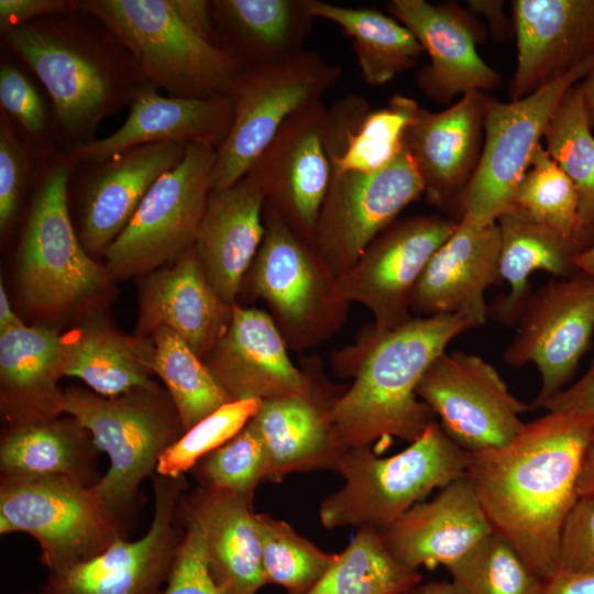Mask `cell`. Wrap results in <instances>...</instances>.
Returning <instances> with one entry per match:
<instances>
[{"label": "cell", "instance_id": "cell-8", "mask_svg": "<svg viewBox=\"0 0 594 594\" xmlns=\"http://www.w3.org/2000/svg\"><path fill=\"white\" fill-rule=\"evenodd\" d=\"M127 527L95 484L65 476L0 475V534L32 536L48 572L102 553L125 538Z\"/></svg>", "mask_w": 594, "mask_h": 594}, {"label": "cell", "instance_id": "cell-23", "mask_svg": "<svg viewBox=\"0 0 594 594\" xmlns=\"http://www.w3.org/2000/svg\"><path fill=\"white\" fill-rule=\"evenodd\" d=\"M501 232L496 222L477 227L458 221L435 252L410 297L417 317L458 315L472 328L486 322L485 293L499 283Z\"/></svg>", "mask_w": 594, "mask_h": 594}, {"label": "cell", "instance_id": "cell-50", "mask_svg": "<svg viewBox=\"0 0 594 594\" xmlns=\"http://www.w3.org/2000/svg\"><path fill=\"white\" fill-rule=\"evenodd\" d=\"M76 7L77 2L65 0H0V28L4 33L36 16L65 13Z\"/></svg>", "mask_w": 594, "mask_h": 594}, {"label": "cell", "instance_id": "cell-3", "mask_svg": "<svg viewBox=\"0 0 594 594\" xmlns=\"http://www.w3.org/2000/svg\"><path fill=\"white\" fill-rule=\"evenodd\" d=\"M77 8L129 50L148 85L173 97L231 96L242 66L195 25L182 0H87Z\"/></svg>", "mask_w": 594, "mask_h": 594}, {"label": "cell", "instance_id": "cell-42", "mask_svg": "<svg viewBox=\"0 0 594 594\" xmlns=\"http://www.w3.org/2000/svg\"><path fill=\"white\" fill-rule=\"evenodd\" d=\"M419 109L416 100L402 95H394L383 108L371 109L332 158L333 174L374 173L391 164L404 151L407 129Z\"/></svg>", "mask_w": 594, "mask_h": 594}, {"label": "cell", "instance_id": "cell-10", "mask_svg": "<svg viewBox=\"0 0 594 594\" xmlns=\"http://www.w3.org/2000/svg\"><path fill=\"white\" fill-rule=\"evenodd\" d=\"M70 164H54L41 182L18 254L23 301L41 315H58L100 296L109 285L106 268L92 261L68 212Z\"/></svg>", "mask_w": 594, "mask_h": 594}, {"label": "cell", "instance_id": "cell-28", "mask_svg": "<svg viewBox=\"0 0 594 594\" xmlns=\"http://www.w3.org/2000/svg\"><path fill=\"white\" fill-rule=\"evenodd\" d=\"M232 307L207 280L193 246L175 263L145 277L138 331L151 334L160 327L169 328L204 361L228 330Z\"/></svg>", "mask_w": 594, "mask_h": 594}, {"label": "cell", "instance_id": "cell-24", "mask_svg": "<svg viewBox=\"0 0 594 594\" xmlns=\"http://www.w3.org/2000/svg\"><path fill=\"white\" fill-rule=\"evenodd\" d=\"M517 66L510 100L524 98L594 54V0H515Z\"/></svg>", "mask_w": 594, "mask_h": 594}, {"label": "cell", "instance_id": "cell-22", "mask_svg": "<svg viewBox=\"0 0 594 594\" xmlns=\"http://www.w3.org/2000/svg\"><path fill=\"white\" fill-rule=\"evenodd\" d=\"M287 350L267 312L235 301L228 330L204 362L232 400H270L300 395L310 386L306 369H298Z\"/></svg>", "mask_w": 594, "mask_h": 594}, {"label": "cell", "instance_id": "cell-38", "mask_svg": "<svg viewBox=\"0 0 594 594\" xmlns=\"http://www.w3.org/2000/svg\"><path fill=\"white\" fill-rule=\"evenodd\" d=\"M422 582L418 570L399 563L378 530L360 528L336 563L301 594H408Z\"/></svg>", "mask_w": 594, "mask_h": 594}, {"label": "cell", "instance_id": "cell-56", "mask_svg": "<svg viewBox=\"0 0 594 594\" xmlns=\"http://www.w3.org/2000/svg\"><path fill=\"white\" fill-rule=\"evenodd\" d=\"M24 326L23 321L14 314L8 299L3 284H0V332Z\"/></svg>", "mask_w": 594, "mask_h": 594}, {"label": "cell", "instance_id": "cell-9", "mask_svg": "<svg viewBox=\"0 0 594 594\" xmlns=\"http://www.w3.org/2000/svg\"><path fill=\"white\" fill-rule=\"evenodd\" d=\"M341 77L340 66L307 50L285 61L242 66L231 94L233 121L216 150L211 191L244 177L283 124L321 101Z\"/></svg>", "mask_w": 594, "mask_h": 594}, {"label": "cell", "instance_id": "cell-17", "mask_svg": "<svg viewBox=\"0 0 594 594\" xmlns=\"http://www.w3.org/2000/svg\"><path fill=\"white\" fill-rule=\"evenodd\" d=\"M458 221L417 215L394 221L338 278L343 297L373 315L371 328L383 332L404 324L411 293L435 252L452 234Z\"/></svg>", "mask_w": 594, "mask_h": 594}, {"label": "cell", "instance_id": "cell-1", "mask_svg": "<svg viewBox=\"0 0 594 594\" xmlns=\"http://www.w3.org/2000/svg\"><path fill=\"white\" fill-rule=\"evenodd\" d=\"M593 432L594 416L548 411L509 443L469 452L465 476L493 531L544 581L560 572V536Z\"/></svg>", "mask_w": 594, "mask_h": 594}, {"label": "cell", "instance_id": "cell-39", "mask_svg": "<svg viewBox=\"0 0 594 594\" xmlns=\"http://www.w3.org/2000/svg\"><path fill=\"white\" fill-rule=\"evenodd\" d=\"M150 370L164 382L184 432L232 402L205 362L172 329L152 333Z\"/></svg>", "mask_w": 594, "mask_h": 594}, {"label": "cell", "instance_id": "cell-6", "mask_svg": "<svg viewBox=\"0 0 594 594\" xmlns=\"http://www.w3.org/2000/svg\"><path fill=\"white\" fill-rule=\"evenodd\" d=\"M370 110L359 96L339 100L332 108L321 100L301 109L283 124L248 172L264 190L265 202L312 244L333 176L332 158Z\"/></svg>", "mask_w": 594, "mask_h": 594}, {"label": "cell", "instance_id": "cell-19", "mask_svg": "<svg viewBox=\"0 0 594 594\" xmlns=\"http://www.w3.org/2000/svg\"><path fill=\"white\" fill-rule=\"evenodd\" d=\"M302 366L310 378L308 391L263 400L250 420L263 441L265 481L278 483L292 473L336 472L344 450L336 436L332 413L348 386L330 383L317 356L306 359Z\"/></svg>", "mask_w": 594, "mask_h": 594}, {"label": "cell", "instance_id": "cell-31", "mask_svg": "<svg viewBox=\"0 0 594 594\" xmlns=\"http://www.w3.org/2000/svg\"><path fill=\"white\" fill-rule=\"evenodd\" d=\"M63 334L42 326L0 332V400L11 426L58 417L63 413L57 385L64 375Z\"/></svg>", "mask_w": 594, "mask_h": 594}, {"label": "cell", "instance_id": "cell-44", "mask_svg": "<svg viewBox=\"0 0 594 594\" xmlns=\"http://www.w3.org/2000/svg\"><path fill=\"white\" fill-rule=\"evenodd\" d=\"M261 399L232 400L185 431L160 457L156 474L178 477L207 454L234 438L256 415Z\"/></svg>", "mask_w": 594, "mask_h": 594}, {"label": "cell", "instance_id": "cell-20", "mask_svg": "<svg viewBox=\"0 0 594 594\" xmlns=\"http://www.w3.org/2000/svg\"><path fill=\"white\" fill-rule=\"evenodd\" d=\"M387 10L429 55L430 63L417 73V84L428 98L450 103L457 95L484 92L502 82V76L476 50L482 38L480 24L460 6L391 0Z\"/></svg>", "mask_w": 594, "mask_h": 594}, {"label": "cell", "instance_id": "cell-21", "mask_svg": "<svg viewBox=\"0 0 594 594\" xmlns=\"http://www.w3.org/2000/svg\"><path fill=\"white\" fill-rule=\"evenodd\" d=\"M487 96L463 95L447 109H419L407 129L406 147L424 184L427 201L443 211L458 206L479 164Z\"/></svg>", "mask_w": 594, "mask_h": 594}, {"label": "cell", "instance_id": "cell-52", "mask_svg": "<svg viewBox=\"0 0 594 594\" xmlns=\"http://www.w3.org/2000/svg\"><path fill=\"white\" fill-rule=\"evenodd\" d=\"M542 594H594V572L560 571L546 581Z\"/></svg>", "mask_w": 594, "mask_h": 594}, {"label": "cell", "instance_id": "cell-25", "mask_svg": "<svg viewBox=\"0 0 594 594\" xmlns=\"http://www.w3.org/2000/svg\"><path fill=\"white\" fill-rule=\"evenodd\" d=\"M391 554L403 565L447 569L486 539L493 529L464 475L421 501L380 531Z\"/></svg>", "mask_w": 594, "mask_h": 594}, {"label": "cell", "instance_id": "cell-51", "mask_svg": "<svg viewBox=\"0 0 594 594\" xmlns=\"http://www.w3.org/2000/svg\"><path fill=\"white\" fill-rule=\"evenodd\" d=\"M541 407L549 413L594 416V362L575 384L559 392Z\"/></svg>", "mask_w": 594, "mask_h": 594}, {"label": "cell", "instance_id": "cell-33", "mask_svg": "<svg viewBox=\"0 0 594 594\" xmlns=\"http://www.w3.org/2000/svg\"><path fill=\"white\" fill-rule=\"evenodd\" d=\"M100 451L75 418L11 426L0 443L2 476H65L96 484Z\"/></svg>", "mask_w": 594, "mask_h": 594}, {"label": "cell", "instance_id": "cell-59", "mask_svg": "<svg viewBox=\"0 0 594 594\" xmlns=\"http://www.w3.org/2000/svg\"><path fill=\"white\" fill-rule=\"evenodd\" d=\"M593 437H594V432H593Z\"/></svg>", "mask_w": 594, "mask_h": 594}, {"label": "cell", "instance_id": "cell-14", "mask_svg": "<svg viewBox=\"0 0 594 594\" xmlns=\"http://www.w3.org/2000/svg\"><path fill=\"white\" fill-rule=\"evenodd\" d=\"M416 393L466 452L509 443L524 430L520 416L530 408L510 393L493 365L463 352L439 354Z\"/></svg>", "mask_w": 594, "mask_h": 594}, {"label": "cell", "instance_id": "cell-35", "mask_svg": "<svg viewBox=\"0 0 594 594\" xmlns=\"http://www.w3.org/2000/svg\"><path fill=\"white\" fill-rule=\"evenodd\" d=\"M65 376L85 382L96 394L116 397L154 388L150 377L152 344L101 322H86L63 334Z\"/></svg>", "mask_w": 594, "mask_h": 594}, {"label": "cell", "instance_id": "cell-41", "mask_svg": "<svg viewBox=\"0 0 594 594\" xmlns=\"http://www.w3.org/2000/svg\"><path fill=\"white\" fill-rule=\"evenodd\" d=\"M508 209L544 226L574 244L579 195L572 180L539 143Z\"/></svg>", "mask_w": 594, "mask_h": 594}, {"label": "cell", "instance_id": "cell-37", "mask_svg": "<svg viewBox=\"0 0 594 594\" xmlns=\"http://www.w3.org/2000/svg\"><path fill=\"white\" fill-rule=\"evenodd\" d=\"M579 82L562 98L543 139L544 148L572 180L579 195L575 241L581 252L594 243V136Z\"/></svg>", "mask_w": 594, "mask_h": 594}, {"label": "cell", "instance_id": "cell-11", "mask_svg": "<svg viewBox=\"0 0 594 594\" xmlns=\"http://www.w3.org/2000/svg\"><path fill=\"white\" fill-rule=\"evenodd\" d=\"M593 66L594 54L524 98L501 102L487 97L481 157L464 191L459 221L486 226L509 208L557 107Z\"/></svg>", "mask_w": 594, "mask_h": 594}, {"label": "cell", "instance_id": "cell-30", "mask_svg": "<svg viewBox=\"0 0 594 594\" xmlns=\"http://www.w3.org/2000/svg\"><path fill=\"white\" fill-rule=\"evenodd\" d=\"M180 512L200 527L210 573L224 594H256L266 585L253 504L199 486L183 496Z\"/></svg>", "mask_w": 594, "mask_h": 594}, {"label": "cell", "instance_id": "cell-4", "mask_svg": "<svg viewBox=\"0 0 594 594\" xmlns=\"http://www.w3.org/2000/svg\"><path fill=\"white\" fill-rule=\"evenodd\" d=\"M469 452L432 421L403 451L380 457L372 447L344 449L336 472L343 485L320 504L327 529L371 527L383 531L432 491L465 475Z\"/></svg>", "mask_w": 594, "mask_h": 594}, {"label": "cell", "instance_id": "cell-58", "mask_svg": "<svg viewBox=\"0 0 594 594\" xmlns=\"http://www.w3.org/2000/svg\"><path fill=\"white\" fill-rule=\"evenodd\" d=\"M408 594H455L450 582L420 583Z\"/></svg>", "mask_w": 594, "mask_h": 594}, {"label": "cell", "instance_id": "cell-36", "mask_svg": "<svg viewBox=\"0 0 594 594\" xmlns=\"http://www.w3.org/2000/svg\"><path fill=\"white\" fill-rule=\"evenodd\" d=\"M306 6L315 19L332 22L351 38L361 76L370 86L385 85L415 67L425 52L413 32L391 14L322 0H306Z\"/></svg>", "mask_w": 594, "mask_h": 594}, {"label": "cell", "instance_id": "cell-46", "mask_svg": "<svg viewBox=\"0 0 594 594\" xmlns=\"http://www.w3.org/2000/svg\"><path fill=\"white\" fill-rule=\"evenodd\" d=\"M184 534L161 594H224L213 580L198 524L180 512Z\"/></svg>", "mask_w": 594, "mask_h": 594}, {"label": "cell", "instance_id": "cell-15", "mask_svg": "<svg viewBox=\"0 0 594 594\" xmlns=\"http://www.w3.org/2000/svg\"><path fill=\"white\" fill-rule=\"evenodd\" d=\"M422 194L421 177L406 146L377 172L333 174L315 230L318 254L339 278Z\"/></svg>", "mask_w": 594, "mask_h": 594}, {"label": "cell", "instance_id": "cell-2", "mask_svg": "<svg viewBox=\"0 0 594 594\" xmlns=\"http://www.w3.org/2000/svg\"><path fill=\"white\" fill-rule=\"evenodd\" d=\"M471 328L458 315L413 317L383 332L370 327L348 351L354 358L337 360L339 376L353 377L333 407L339 444L362 448L420 437L435 420L417 396L418 383L452 339Z\"/></svg>", "mask_w": 594, "mask_h": 594}, {"label": "cell", "instance_id": "cell-55", "mask_svg": "<svg viewBox=\"0 0 594 594\" xmlns=\"http://www.w3.org/2000/svg\"><path fill=\"white\" fill-rule=\"evenodd\" d=\"M585 113L591 129H594V66L579 82Z\"/></svg>", "mask_w": 594, "mask_h": 594}, {"label": "cell", "instance_id": "cell-40", "mask_svg": "<svg viewBox=\"0 0 594 594\" xmlns=\"http://www.w3.org/2000/svg\"><path fill=\"white\" fill-rule=\"evenodd\" d=\"M266 584L284 587L287 594L311 588L336 563L329 553L298 534L287 521L270 514H255Z\"/></svg>", "mask_w": 594, "mask_h": 594}, {"label": "cell", "instance_id": "cell-5", "mask_svg": "<svg viewBox=\"0 0 594 594\" xmlns=\"http://www.w3.org/2000/svg\"><path fill=\"white\" fill-rule=\"evenodd\" d=\"M263 221V241L240 293L245 289L252 299L266 304L289 350L318 345L342 327L350 302L315 245L294 232L266 202Z\"/></svg>", "mask_w": 594, "mask_h": 594}, {"label": "cell", "instance_id": "cell-53", "mask_svg": "<svg viewBox=\"0 0 594 594\" xmlns=\"http://www.w3.org/2000/svg\"><path fill=\"white\" fill-rule=\"evenodd\" d=\"M579 497H594V437L584 452L578 481Z\"/></svg>", "mask_w": 594, "mask_h": 594}, {"label": "cell", "instance_id": "cell-18", "mask_svg": "<svg viewBox=\"0 0 594 594\" xmlns=\"http://www.w3.org/2000/svg\"><path fill=\"white\" fill-rule=\"evenodd\" d=\"M4 40L45 86L63 131L70 136L92 132L116 98L103 62L52 24L26 22L4 32Z\"/></svg>", "mask_w": 594, "mask_h": 594}, {"label": "cell", "instance_id": "cell-29", "mask_svg": "<svg viewBox=\"0 0 594 594\" xmlns=\"http://www.w3.org/2000/svg\"><path fill=\"white\" fill-rule=\"evenodd\" d=\"M184 142L141 145L106 162L88 190L80 241L88 253H98L121 234L152 185L177 166L187 150Z\"/></svg>", "mask_w": 594, "mask_h": 594}, {"label": "cell", "instance_id": "cell-45", "mask_svg": "<svg viewBox=\"0 0 594 594\" xmlns=\"http://www.w3.org/2000/svg\"><path fill=\"white\" fill-rule=\"evenodd\" d=\"M194 470L199 486L227 491L253 504L258 484L265 481L263 441L249 421L234 438L202 458Z\"/></svg>", "mask_w": 594, "mask_h": 594}, {"label": "cell", "instance_id": "cell-47", "mask_svg": "<svg viewBox=\"0 0 594 594\" xmlns=\"http://www.w3.org/2000/svg\"><path fill=\"white\" fill-rule=\"evenodd\" d=\"M560 571L594 572V497H579L562 527Z\"/></svg>", "mask_w": 594, "mask_h": 594}, {"label": "cell", "instance_id": "cell-43", "mask_svg": "<svg viewBox=\"0 0 594 594\" xmlns=\"http://www.w3.org/2000/svg\"><path fill=\"white\" fill-rule=\"evenodd\" d=\"M455 594H542L546 581L496 532L448 568Z\"/></svg>", "mask_w": 594, "mask_h": 594}, {"label": "cell", "instance_id": "cell-26", "mask_svg": "<svg viewBox=\"0 0 594 594\" xmlns=\"http://www.w3.org/2000/svg\"><path fill=\"white\" fill-rule=\"evenodd\" d=\"M233 121L231 96L163 97L152 85L139 87L125 122L112 134L78 142L73 157L103 163L131 148L160 142L199 143L218 148Z\"/></svg>", "mask_w": 594, "mask_h": 594}, {"label": "cell", "instance_id": "cell-7", "mask_svg": "<svg viewBox=\"0 0 594 594\" xmlns=\"http://www.w3.org/2000/svg\"><path fill=\"white\" fill-rule=\"evenodd\" d=\"M63 411L86 428L98 450L108 455L109 468L95 485L127 522L140 502V485L184 433L170 397L158 386L116 397L74 386L64 391Z\"/></svg>", "mask_w": 594, "mask_h": 594}, {"label": "cell", "instance_id": "cell-27", "mask_svg": "<svg viewBox=\"0 0 594 594\" xmlns=\"http://www.w3.org/2000/svg\"><path fill=\"white\" fill-rule=\"evenodd\" d=\"M264 205L265 193L250 174L210 191L194 248L207 280L230 305L263 241Z\"/></svg>", "mask_w": 594, "mask_h": 594}, {"label": "cell", "instance_id": "cell-57", "mask_svg": "<svg viewBox=\"0 0 594 594\" xmlns=\"http://www.w3.org/2000/svg\"><path fill=\"white\" fill-rule=\"evenodd\" d=\"M572 264L576 271H581L594 278V243L576 253L572 258Z\"/></svg>", "mask_w": 594, "mask_h": 594}, {"label": "cell", "instance_id": "cell-16", "mask_svg": "<svg viewBox=\"0 0 594 594\" xmlns=\"http://www.w3.org/2000/svg\"><path fill=\"white\" fill-rule=\"evenodd\" d=\"M518 329L504 352L514 367L535 364L541 387L532 407L563 389L594 334V278L576 271L550 280L528 298Z\"/></svg>", "mask_w": 594, "mask_h": 594}, {"label": "cell", "instance_id": "cell-12", "mask_svg": "<svg viewBox=\"0 0 594 594\" xmlns=\"http://www.w3.org/2000/svg\"><path fill=\"white\" fill-rule=\"evenodd\" d=\"M216 148L189 143L183 161L150 188L133 218L106 249L110 278L148 274L194 246L211 191Z\"/></svg>", "mask_w": 594, "mask_h": 594}, {"label": "cell", "instance_id": "cell-48", "mask_svg": "<svg viewBox=\"0 0 594 594\" xmlns=\"http://www.w3.org/2000/svg\"><path fill=\"white\" fill-rule=\"evenodd\" d=\"M28 168L26 154L10 124L0 128V229L4 232L15 217Z\"/></svg>", "mask_w": 594, "mask_h": 594}, {"label": "cell", "instance_id": "cell-13", "mask_svg": "<svg viewBox=\"0 0 594 594\" xmlns=\"http://www.w3.org/2000/svg\"><path fill=\"white\" fill-rule=\"evenodd\" d=\"M154 514L138 540L118 538L102 553L48 572L36 590L22 594H161L184 534L178 518L185 475L151 476Z\"/></svg>", "mask_w": 594, "mask_h": 594}, {"label": "cell", "instance_id": "cell-34", "mask_svg": "<svg viewBox=\"0 0 594 594\" xmlns=\"http://www.w3.org/2000/svg\"><path fill=\"white\" fill-rule=\"evenodd\" d=\"M501 232L499 276L509 292L488 310L498 321L518 320L531 295L529 277L546 271L560 277L576 272L572 264L579 253L572 242L556 231L541 226L519 212L507 209L497 219Z\"/></svg>", "mask_w": 594, "mask_h": 594}, {"label": "cell", "instance_id": "cell-54", "mask_svg": "<svg viewBox=\"0 0 594 594\" xmlns=\"http://www.w3.org/2000/svg\"><path fill=\"white\" fill-rule=\"evenodd\" d=\"M469 3L472 10L476 9L483 12L491 24H493L494 29L504 30L505 26H507L506 19L502 11V1H470Z\"/></svg>", "mask_w": 594, "mask_h": 594}, {"label": "cell", "instance_id": "cell-32", "mask_svg": "<svg viewBox=\"0 0 594 594\" xmlns=\"http://www.w3.org/2000/svg\"><path fill=\"white\" fill-rule=\"evenodd\" d=\"M221 46L241 66L292 58L304 44L316 20L306 0L212 1Z\"/></svg>", "mask_w": 594, "mask_h": 594}, {"label": "cell", "instance_id": "cell-49", "mask_svg": "<svg viewBox=\"0 0 594 594\" xmlns=\"http://www.w3.org/2000/svg\"><path fill=\"white\" fill-rule=\"evenodd\" d=\"M0 102L28 132L44 130L46 113L41 96L29 78L10 64L0 68Z\"/></svg>", "mask_w": 594, "mask_h": 594}]
</instances>
